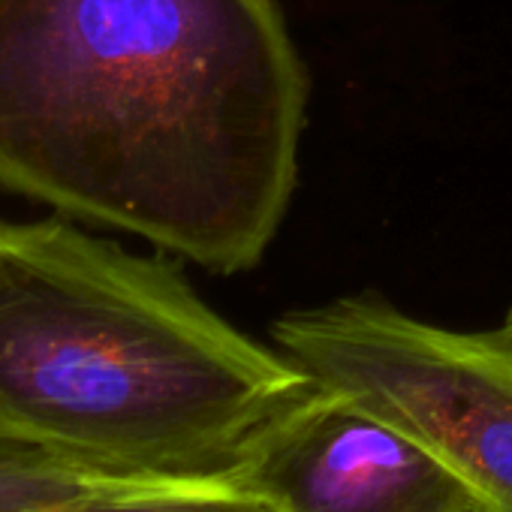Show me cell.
Returning <instances> with one entry per match:
<instances>
[{
  "mask_svg": "<svg viewBox=\"0 0 512 512\" xmlns=\"http://www.w3.org/2000/svg\"><path fill=\"white\" fill-rule=\"evenodd\" d=\"M308 97L278 0H0V187L211 275L272 247Z\"/></svg>",
  "mask_w": 512,
  "mask_h": 512,
  "instance_id": "1",
  "label": "cell"
},
{
  "mask_svg": "<svg viewBox=\"0 0 512 512\" xmlns=\"http://www.w3.org/2000/svg\"><path fill=\"white\" fill-rule=\"evenodd\" d=\"M314 380L160 256L0 217V431L100 482H232Z\"/></svg>",
  "mask_w": 512,
  "mask_h": 512,
  "instance_id": "2",
  "label": "cell"
},
{
  "mask_svg": "<svg viewBox=\"0 0 512 512\" xmlns=\"http://www.w3.org/2000/svg\"><path fill=\"white\" fill-rule=\"evenodd\" d=\"M272 344L422 440L488 512H512V347L494 332L434 326L365 290L287 311Z\"/></svg>",
  "mask_w": 512,
  "mask_h": 512,
  "instance_id": "3",
  "label": "cell"
},
{
  "mask_svg": "<svg viewBox=\"0 0 512 512\" xmlns=\"http://www.w3.org/2000/svg\"><path fill=\"white\" fill-rule=\"evenodd\" d=\"M232 482L281 512H488L422 440L320 383L253 437Z\"/></svg>",
  "mask_w": 512,
  "mask_h": 512,
  "instance_id": "4",
  "label": "cell"
},
{
  "mask_svg": "<svg viewBox=\"0 0 512 512\" xmlns=\"http://www.w3.org/2000/svg\"><path fill=\"white\" fill-rule=\"evenodd\" d=\"M100 485L76 464L0 431V512H52Z\"/></svg>",
  "mask_w": 512,
  "mask_h": 512,
  "instance_id": "5",
  "label": "cell"
},
{
  "mask_svg": "<svg viewBox=\"0 0 512 512\" xmlns=\"http://www.w3.org/2000/svg\"><path fill=\"white\" fill-rule=\"evenodd\" d=\"M52 512H281L235 482L214 485H100Z\"/></svg>",
  "mask_w": 512,
  "mask_h": 512,
  "instance_id": "6",
  "label": "cell"
},
{
  "mask_svg": "<svg viewBox=\"0 0 512 512\" xmlns=\"http://www.w3.org/2000/svg\"><path fill=\"white\" fill-rule=\"evenodd\" d=\"M491 332H494V338H500L503 344L512 347V308H509V314L503 317V323H500L497 329H491Z\"/></svg>",
  "mask_w": 512,
  "mask_h": 512,
  "instance_id": "7",
  "label": "cell"
}]
</instances>
